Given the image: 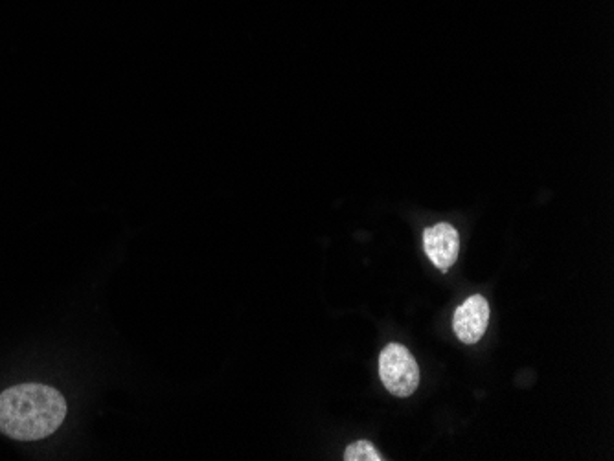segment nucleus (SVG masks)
Returning a JSON list of instances; mask_svg holds the SVG:
<instances>
[{
	"instance_id": "nucleus-1",
	"label": "nucleus",
	"mask_w": 614,
	"mask_h": 461,
	"mask_svg": "<svg viewBox=\"0 0 614 461\" xmlns=\"http://www.w3.org/2000/svg\"><path fill=\"white\" fill-rule=\"evenodd\" d=\"M67 416V401L46 384H19L0 394V432L17 441L54 434Z\"/></svg>"
},
{
	"instance_id": "nucleus-2",
	"label": "nucleus",
	"mask_w": 614,
	"mask_h": 461,
	"mask_svg": "<svg viewBox=\"0 0 614 461\" xmlns=\"http://www.w3.org/2000/svg\"><path fill=\"white\" fill-rule=\"evenodd\" d=\"M379 377L390 394L409 397L420 384V368L409 349L388 344L379 355Z\"/></svg>"
},
{
	"instance_id": "nucleus-3",
	"label": "nucleus",
	"mask_w": 614,
	"mask_h": 461,
	"mask_svg": "<svg viewBox=\"0 0 614 461\" xmlns=\"http://www.w3.org/2000/svg\"><path fill=\"white\" fill-rule=\"evenodd\" d=\"M489 324V304L484 296H469L464 304L456 307L453 329L464 344H477L484 337Z\"/></svg>"
},
{
	"instance_id": "nucleus-4",
	"label": "nucleus",
	"mask_w": 614,
	"mask_h": 461,
	"mask_svg": "<svg viewBox=\"0 0 614 461\" xmlns=\"http://www.w3.org/2000/svg\"><path fill=\"white\" fill-rule=\"evenodd\" d=\"M423 248L427 258L431 259L434 267L447 272L456 263L458 250H460V237L455 226L449 223H438L423 232Z\"/></svg>"
},
{
	"instance_id": "nucleus-5",
	"label": "nucleus",
	"mask_w": 614,
	"mask_h": 461,
	"mask_svg": "<svg viewBox=\"0 0 614 461\" xmlns=\"http://www.w3.org/2000/svg\"><path fill=\"white\" fill-rule=\"evenodd\" d=\"M344 460L346 461H381L385 460L376 447L370 441H357L352 443L346 452H344Z\"/></svg>"
}]
</instances>
